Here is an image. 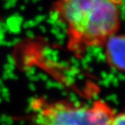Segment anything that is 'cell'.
Returning a JSON list of instances; mask_svg holds the SVG:
<instances>
[{
  "label": "cell",
  "mask_w": 125,
  "mask_h": 125,
  "mask_svg": "<svg viewBox=\"0 0 125 125\" xmlns=\"http://www.w3.org/2000/svg\"><path fill=\"white\" fill-rule=\"evenodd\" d=\"M28 110L31 125H111L115 114L103 100L79 104L44 97L33 98Z\"/></svg>",
  "instance_id": "cell-2"
},
{
  "label": "cell",
  "mask_w": 125,
  "mask_h": 125,
  "mask_svg": "<svg viewBox=\"0 0 125 125\" xmlns=\"http://www.w3.org/2000/svg\"><path fill=\"white\" fill-rule=\"evenodd\" d=\"M122 7L123 0H55L52 10L65 26L68 49L81 58L118 33Z\"/></svg>",
  "instance_id": "cell-1"
},
{
  "label": "cell",
  "mask_w": 125,
  "mask_h": 125,
  "mask_svg": "<svg viewBox=\"0 0 125 125\" xmlns=\"http://www.w3.org/2000/svg\"><path fill=\"white\" fill-rule=\"evenodd\" d=\"M111 125H125V111L120 113H115Z\"/></svg>",
  "instance_id": "cell-4"
},
{
  "label": "cell",
  "mask_w": 125,
  "mask_h": 125,
  "mask_svg": "<svg viewBox=\"0 0 125 125\" xmlns=\"http://www.w3.org/2000/svg\"><path fill=\"white\" fill-rule=\"evenodd\" d=\"M103 47L108 65L115 70L125 72V34L116 33L111 36Z\"/></svg>",
  "instance_id": "cell-3"
}]
</instances>
